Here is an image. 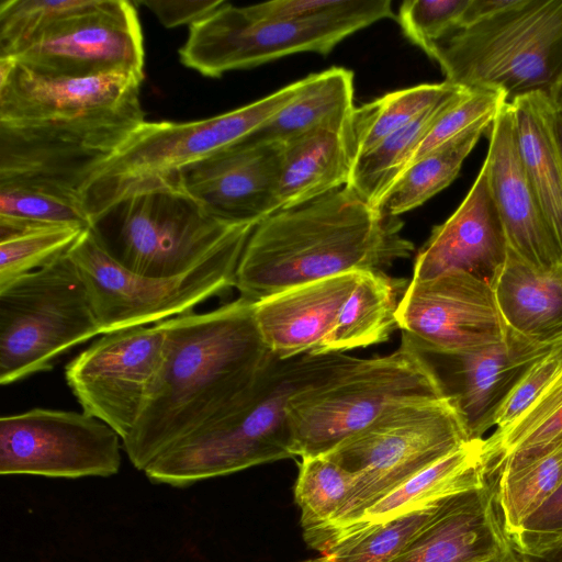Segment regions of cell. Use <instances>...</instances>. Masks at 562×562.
Instances as JSON below:
<instances>
[{
  "label": "cell",
  "instance_id": "29",
  "mask_svg": "<svg viewBox=\"0 0 562 562\" xmlns=\"http://www.w3.org/2000/svg\"><path fill=\"white\" fill-rule=\"evenodd\" d=\"M561 437L562 364L525 411L483 439L487 480L522 464Z\"/></svg>",
  "mask_w": 562,
  "mask_h": 562
},
{
  "label": "cell",
  "instance_id": "21",
  "mask_svg": "<svg viewBox=\"0 0 562 562\" xmlns=\"http://www.w3.org/2000/svg\"><path fill=\"white\" fill-rule=\"evenodd\" d=\"M507 243L484 165L459 207L432 228L419 249L412 280L461 271L490 280L503 262Z\"/></svg>",
  "mask_w": 562,
  "mask_h": 562
},
{
  "label": "cell",
  "instance_id": "33",
  "mask_svg": "<svg viewBox=\"0 0 562 562\" xmlns=\"http://www.w3.org/2000/svg\"><path fill=\"white\" fill-rule=\"evenodd\" d=\"M458 88L446 80L440 83H423L355 106L350 119L355 160L387 136L413 123Z\"/></svg>",
  "mask_w": 562,
  "mask_h": 562
},
{
  "label": "cell",
  "instance_id": "51",
  "mask_svg": "<svg viewBox=\"0 0 562 562\" xmlns=\"http://www.w3.org/2000/svg\"><path fill=\"white\" fill-rule=\"evenodd\" d=\"M524 558V557H522ZM522 562H527V560L524 558V561Z\"/></svg>",
  "mask_w": 562,
  "mask_h": 562
},
{
  "label": "cell",
  "instance_id": "12",
  "mask_svg": "<svg viewBox=\"0 0 562 562\" xmlns=\"http://www.w3.org/2000/svg\"><path fill=\"white\" fill-rule=\"evenodd\" d=\"M145 121L140 104L25 122H0V186H32L82 201L100 168Z\"/></svg>",
  "mask_w": 562,
  "mask_h": 562
},
{
  "label": "cell",
  "instance_id": "39",
  "mask_svg": "<svg viewBox=\"0 0 562 562\" xmlns=\"http://www.w3.org/2000/svg\"><path fill=\"white\" fill-rule=\"evenodd\" d=\"M97 0H2L0 57L13 56L56 20L92 7Z\"/></svg>",
  "mask_w": 562,
  "mask_h": 562
},
{
  "label": "cell",
  "instance_id": "38",
  "mask_svg": "<svg viewBox=\"0 0 562 562\" xmlns=\"http://www.w3.org/2000/svg\"><path fill=\"white\" fill-rule=\"evenodd\" d=\"M85 231L71 225L34 226L0 239V289L66 252Z\"/></svg>",
  "mask_w": 562,
  "mask_h": 562
},
{
  "label": "cell",
  "instance_id": "40",
  "mask_svg": "<svg viewBox=\"0 0 562 562\" xmlns=\"http://www.w3.org/2000/svg\"><path fill=\"white\" fill-rule=\"evenodd\" d=\"M506 103V97L499 91L470 89L429 130L411 165L458 137L476 130H488Z\"/></svg>",
  "mask_w": 562,
  "mask_h": 562
},
{
  "label": "cell",
  "instance_id": "24",
  "mask_svg": "<svg viewBox=\"0 0 562 562\" xmlns=\"http://www.w3.org/2000/svg\"><path fill=\"white\" fill-rule=\"evenodd\" d=\"M353 109L281 143L278 211L348 184L355 162Z\"/></svg>",
  "mask_w": 562,
  "mask_h": 562
},
{
  "label": "cell",
  "instance_id": "26",
  "mask_svg": "<svg viewBox=\"0 0 562 562\" xmlns=\"http://www.w3.org/2000/svg\"><path fill=\"white\" fill-rule=\"evenodd\" d=\"M488 281L512 334L532 339L562 334V270H540L507 247Z\"/></svg>",
  "mask_w": 562,
  "mask_h": 562
},
{
  "label": "cell",
  "instance_id": "49",
  "mask_svg": "<svg viewBox=\"0 0 562 562\" xmlns=\"http://www.w3.org/2000/svg\"><path fill=\"white\" fill-rule=\"evenodd\" d=\"M552 100L562 110V85L554 92Z\"/></svg>",
  "mask_w": 562,
  "mask_h": 562
},
{
  "label": "cell",
  "instance_id": "32",
  "mask_svg": "<svg viewBox=\"0 0 562 562\" xmlns=\"http://www.w3.org/2000/svg\"><path fill=\"white\" fill-rule=\"evenodd\" d=\"M562 485V437L522 464L498 474L491 486L508 538Z\"/></svg>",
  "mask_w": 562,
  "mask_h": 562
},
{
  "label": "cell",
  "instance_id": "41",
  "mask_svg": "<svg viewBox=\"0 0 562 562\" xmlns=\"http://www.w3.org/2000/svg\"><path fill=\"white\" fill-rule=\"evenodd\" d=\"M471 0H407L396 16L405 36L430 56L435 45L462 27Z\"/></svg>",
  "mask_w": 562,
  "mask_h": 562
},
{
  "label": "cell",
  "instance_id": "18",
  "mask_svg": "<svg viewBox=\"0 0 562 562\" xmlns=\"http://www.w3.org/2000/svg\"><path fill=\"white\" fill-rule=\"evenodd\" d=\"M281 146L249 135L173 175L214 217L258 224L278 211Z\"/></svg>",
  "mask_w": 562,
  "mask_h": 562
},
{
  "label": "cell",
  "instance_id": "17",
  "mask_svg": "<svg viewBox=\"0 0 562 562\" xmlns=\"http://www.w3.org/2000/svg\"><path fill=\"white\" fill-rule=\"evenodd\" d=\"M428 369L443 397L460 411L471 439H483L499 405L537 359L562 342V334L532 339L515 334L480 350L449 356L417 347L402 338Z\"/></svg>",
  "mask_w": 562,
  "mask_h": 562
},
{
  "label": "cell",
  "instance_id": "31",
  "mask_svg": "<svg viewBox=\"0 0 562 562\" xmlns=\"http://www.w3.org/2000/svg\"><path fill=\"white\" fill-rule=\"evenodd\" d=\"M353 108L352 71L331 67L305 77L297 95L251 135L266 142L284 143Z\"/></svg>",
  "mask_w": 562,
  "mask_h": 562
},
{
  "label": "cell",
  "instance_id": "20",
  "mask_svg": "<svg viewBox=\"0 0 562 562\" xmlns=\"http://www.w3.org/2000/svg\"><path fill=\"white\" fill-rule=\"evenodd\" d=\"M142 82L124 74L48 77L13 57H0V122L75 117L140 104Z\"/></svg>",
  "mask_w": 562,
  "mask_h": 562
},
{
  "label": "cell",
  "instance_id": "25",
  "mask_svg": "<svg viewBox=\"0 0 562 562\" xmlns=\"http://www.w3.org/2000/svg\"><path fill=\"white\" fill-rule=\"evenodd\" d=\"M483 439L469 441L412 476L367 509L357 522L334 539L326 551L341 539L366 528L386 522L431 506L458 493L487 484L483 459Z\"/></svg>",
  "mask_w": 562,
  "mask_h": 562
},
{
  "label": "cell",
  "instance_id": "16",
  "mask_svg": "<svg viewBox=\"0 0 562 562\" xmlns=\"http://www.w3.org/2000/svg\"><path fill=\"white\" fill-rule=\"evenodd\" d=\"M396 321L403 339L449 356L480 350L510 335L490 281L461 271L412 280Z\"/></svg>",
  "mask_w": 562,
  "mask_h": 562
},
{
  "label": "cell",
  "instance_id": "48",
  "mask_svg": "<svg viewBox=\"0 0 562 562\" xmlns=\"http://www.w3.org/2000/svg\"><path fill=\"white\" fill-rule=\"evenodd\" d=\"M522 560H524L522 555L519 554L518 552H516L513 555H509V557H506L503 559L493 560V561H487V562H522Z\"/></svg>",
  "mask_w": 562,
  "mask_h": 562
},
{
  "label": "cell",
  "instance_id": "11",
  "mask_svg": "<svg viewBox=\"0 0 562 562\" xmlns=\"http://www.w3.org/2000/svg\"><path fill=\"white\" fill-rule=\"evenodd\" d=\"M442 396L423 362L401 342L390 355L353 360L294 395L288 406L293 456L316 457L372 423L387 407Z\"/></svg>",
  "mask_w": 562,
  "mask_h": 562
},
{
  "label": "cell",
  "instance_id": "8",
  "mask_svg": "<svg viewBox=\"0 0 562 562\" xmlns=\"http://www.w3.org/2000/svg\"><path fill=\"white\" fill-rule=\"evenodd\" d=\"M304 79L235 110L191 122L144 121L82 192L92 224L136 186L176 173L266 125L301 91Z\"/></svg>",
  "mask_w": 562,
  "mask_h": 562
},
{
  "label": "cell",
  "instance_id": "43",
  "mask_svg": "<svg viewBox=\"0 0 562 562\" xmlns=\"http://www.w3.org/2000/svg\"><path fill=\"white\" fill-rule=\"evenodd\" d=\"M562 539V485L509 538L521 555L536 557Z\"/></svg>",
  "mask_w": 562,
  "mask_h": 562
},
{
  "label": "cell",
  "instance_id": "19",
  "mask_svg": "<svg viewBox=\"0 0 562 562\" xmlns=\"http://www.w3.org/2000/svg\"><path fill=\"white\" fill-rule=\"evenodd\" d=\"M488 130L483 165L507 247L540 270L561 271L562 248L522 165L509 103Z\"/></svg>",
  "mask_w": 562,
  "mask_h": 562
},
{
  "label": "cell",
  "instance_id": "28",
  "mask_svg": "<svg viewBox=\"0 0 562 562\" xmlns=\"http://www.w3.org/2000/svg\"><path fill=\"white\" fill-rule=\"evenodd\" d=\"M404 283L383 271H361L333 329L312 355L344 353L387 340L397 327V296Z\"/></svg>",
  "mask_w": 562,
  "mask_h": 562
},
{
  "label": "cell",
  "instance_id": "5",
  "mask_svg": "<svg viewBox=\"0 0 562 562\" xmlns=\"http://www.w3.org/2000/svg\"><path fill=\"white\" fill-rule=\"evenodd\" d=\"M446 81L502 92L508 103L562 85V0H507L437 43Z\"/></svg>",
  "mask_w": 562,
  "mask_h": 562
},
{
  "label": "cell",
  "instance_id": "1",
  "mask_svg": "<svg viewBox=\"0 0 562 562\" xmlns=\"http://www.w3.org/2000/svg\"><path fill=\"white\" fill-rule=\"evenodd\" d=\"M165 362L150 401L122 441L140 471L229 408L274 357L241 296L205 313L164 321Z\"/></svg>",
  "mask_w": 562,
  "mask_h": 562
},
{
  "label": "cell",
  "instance_id": "42",
  "mask_svg": "<svg viewBox=\"0 0 562 562\" xmlns=\"http://www.w3.org/2000/svg\"><path fill=\"white\" fill-rule=\"evenodd\" d=\"M562 364V342L531 363L508 392L493 418V428L509 424L550 382Z\"/></svg>",
  "mask_w": 562,
  "mask_h": 562
},
{
  "label": "cell",
  "instance_id": "14",
  "mask_svg": "<svg viewBox=\"0 0 562 562\" xmlns=\"http://www.w3.org/2000/svg\"><path fill=\"white\" fill-rule=\"evenodd\" d=\"M122 438L87 413L32 408L0 419V474L78 479L111 476Z\"/></svg>",
  "mask_w": 562,
  "mask_h": 562
},
{
  "label": "cell",
  "instance_id": "47",
  "mask_svg": "<svg viewBox=\"0 0 562 562\" xmlns=\"http://www.w3.org/2000/svg\"><path fill=\"white\" fill-rule=\"evenodd\" d=\"M554 128L562 154V110L554 103Z\"/></svg>",
  "mask_w": 562,
  "mask_h": 562
},
{
  "label": "cell",
  "instance_id": "7",
  "mask_svg": "<svg viewBox=\"0 0 562 562\" xmlns=\"http://www.w3.org/2000/svg\"><path fill=\"white\" fill-rule=\"evenodd\" d=\"M256 225H243L210 257L170 278L145 277L128 270L106 251L90 228L67 254L86 282L103 335L190 313L235 286L243 251Z\"/></svg>",
  "mask_w": 562,
  "mask_h": 562
},
{
  "label": "cell",
  "instance_id": "4",
  "mask_svg": "<svg viewBox=\"0 0 562 562\" xmlns=\"http://www.w3.org/2000/svg\"><path fill=\"white\" fill-rule=\"evenodd\" d=\"M471 440L463 416L448 397L413 398L387 407L324 454L352 474L355 482L328 526L306 543L324 553L367 509Z\"/></svg>",
  "mask_w": 562,
  "mask_h": 562
},
{
  "label": "cell",
  "instance_id": "2",
  "mask_svg": "<svg viewBox=\"0 0 562 562\" xmlns=\"http://www.w3.org/2000/svg\"><path fill=\"white\" fill-rule=\"evenodd\" d=\"M402 228L398 217L344 186L261 220L243 251L235 288L256 303L348 272H384L414 250Z\"/></svg>",
  "mask_w": 562,
  "mask_h": 562
},
{
  "label": "cell",
  "instance_id": "35",
  "mask_svg": "<svg viewBox=\"0 0 562 562\" xmlns=\"http://www.w3.org/2000/svg\"><path fill=\"white\" fill-rule=\"evenodd\" d=\"M71 225L91 228L81 200L46 189L0 186V239L34 226Z\"/></svg>",
  "mask_w": 562,
  "mask_h": 562
},
{
  "label": "cell",
  "instance_id": "13",
  "mask_svg": "<svg viewBox=\"0 0 562 562\" xmlns=\"http://www.w3.org/2000/svg\"><path fill=\"white\" fill-rule=\"evenodd\" d=\"M165 322L103 334L68 362L65 378L82 411L126 439L155 391L166 355Z\"/></svg>",
  "mask_w": 562,
  "mask_h": 562
},
{
  "label": "cell",
  "instance_id": "30",
  "mask_svg": "<svg viewBox=\"0 0 562 562\" xmlns=\"http://www.w3.org/2000/svg\"><path fill=\"white\" fill-rule=\"evenodd\" d=\"M470 89L460 87L428 109L407 126L384 138L366 154L359 156L349 178L348 187L375 209L380 205L409 167L423 139L438 119Z\"/></svg>",
  "mask_w": 562,
  "mask_h": 562
},
{
  "label": "cell",
  "instance_id": "37",
  "mask_svg": "<svg viewBox=\"0 0 562 562\" xmlns=\"http://www.w3.org/2000/svg\"><path fill=\"white\" fill-rule=\"evenodd\" d=\"M440 502L366 528L303 562H391L429 520Z\"/></svg>",
  "mask_w": 562,
  "mask_h": 562
},
{
  "label": "cell",
  "instance_id": "46",
  "mask_svg": "<svg viewBox=\"0 0 562 562\" xmlns=\"http://www.w3.org/2000/svg\"><path fill=\"white\" fill-rule=\"evenodd\" d=\"M525 559L527 562H562V546L536 557H525Z\"/></svg>",
  "mask_w": 562,
  "mask_h": 562
},
{
  "label": "cell",
  "instance_id": "3",
  "mask_svg": "<svg viewBox=\"0 0 562 562\" xmlns=\"http://www.w3.org/2000/svg\"><path fill=\"white\" fill-rule=\"evenodd\" d=\"M352 360L344 353H305L286 360L273 357L229 408L162 453L144 473L151 482L187 487L294 457L290 401Z\"/></svg>",
  "mask_w": 562,
  "mask_h": 562
},
{
  "label": "cell",
  "instance_id": "44",
  "mask_svg": "<svg viewBox=\"0 0 562 562\" xmlns=\"http://www.w3.org/2000/svg\"><path fill=\"white\" fill-rule=\"evenodd\" d=\"M349 0H276L252 5L248 10L260 18L304 21L335 13Z\"/></svg>",
  "mask_w": 562,
  "mask_h": 562
},
{
  "label": "cell",
  "instance_id": "22",
  "mask_svg": "<svg viewBox=\"0 0 562 562\" xmlns=\"http://www.w3.org/2000/svg\"><path fill=\"white\" fill-rule=\"evenodd\" d=\"M515 553L487 483L441 501L391 562H487Z\"/></svg>",
  "mask_w": 562,
  "mask_h": 562
},
{
  "label": "cell",
  "instance_id": "6",
  "mask_svg": "<svg viewBox=\"0 0 562 562\" xmlns=\"http://www.w3.org/2000/svg\"><path fill=\"white\" fill-rule=\"evenodd\" d=\"M243 225L211 215L172 173L136 186L90 229L128 270L170 278L210 257Z\"/></svg>",
  "mask_w": 562,
  "mask_h": 562
},
{
  "label": "cell",
  "instance_id": "36",
  "mask_svg": "<svg viewBox=\"0 0 562 562\" xmlns=\"http://www.w3.org/2000/svg\"><path fill=\"white\" fill-rule=\"evenodd\" d=\"M355 476L326 456L303 457L295 484L305 541L323 531L349 495Z\"/></svg>",
  "mask_w": 562,
  "mask_h": 562
},
{
  "label": "cell",
  "instance_id": "9",
  "mask_svg": "<svg viewBox=\"0 0 562 562\" xmlns=\"http://www.w3.org/2000/svg\"><path fill=\"white\" fill-rule=\"evenodd\" d=\"M101 334L86 282L66 252L0 289V383L47 372Z\"/></svg>",
  "mask_w": 562,
  "mask_h": 562
},
{
  "label": "cell",
  "instance_id": "23",
  "mask_svg": "<svg viewBox=\"0 0 562 562\" xmlns=\"http://www.w3.org/2000/svg\"><path fill=\"white\" fill-rule=\"evenodd\" d=\"M360 272L296 285L256 302L255 319L269 351L281 360L313 353L333 329Z\"/></svg>",
  "mask_w": 562,
  "mask_h": 562
},
{
  "label": "cell",
  "instance_id": "15",
  "mask_svg": "<svg viewBox=\"0 0 562 562\" xmlns=\"http://www.w3.org/2000/svg\"><path fill=\"white\" fill-rule=\"evenodd\" d=\"M48 77L124 74L144 79V40L134 3L97 0L47 25L13 56Z\"/></svg>",
  "mask_w": 562,
  "mask_h": 562
},
{
  "label": "cell",
  "instance_id": "50",
  "mask_svg": "<svg viewBox=\"0 0 562 562\" xmlns=\"http://www.w3.org/2000/svg\"><path fill=\"white\" fill-rule=\"evenodd\" d=\"M561 546H562V539H561V540L557 543V546H555V547H553L552 549L558 548V547H561ZM552 549H550V550H552ZM548 551H549V550H548Z\"/></svg>",
  "mask_w": 562,
  "mask_h": 562
},
{
  "label": "cell",
  "instance_id": "34",
  "mask_svg": "<svg viewBox=\"0 0 562 562\" xmlns=\"http://www.w3.org/2000/svg\"><path fill=\"white\" fill-rule=\"evenodd\" d=\"M484 132L468 133L413 162L387 192L380 210L398 217L447 188Z\"/></svg>",
  "mask_w": 562,
  "mask_h": 562
},
{
  "label": "cell",
  "instance_id": "10",
  "mask_svg": "<svg viewBox=\"0 0 562 562\" xmlns=\"http://www.w3.org/2000/svg\"><path fill=\"white\" fill-rule=\"evenodd\" d=\"M390 18L395 14L389 0H349L335 13L304 21L260 18L247 5L225 1L190 26L179 58L186 67L218 78L292 54H328L352 33Z\"/></svg>",
  "mask_w": 562,
  "mask_h": 562
},
{
  "label": "cell",
  "instance_id": "45",
  "mask_svg": "<svg viewBox=\"0 0 562 562\" xmlns=\"http://www.w3.org/2000/svg\"><path fill=\"white\" fill-rule=\"evenodd\" d=\"M224 2L223 0H140L133 3L146 7L157 16L165 27L171 29L183 24L191 26L214 12L223 5Z\"/></svg>",
  "mask_w": 562,
  "mask_h": 562
},
{
  "label": "cell",
  "instance_id": "27",
  "mask_svg": "<svg viewBox=\"0 0 562 562\" xmlns=\"http://www.w3.org/2000/svg\"><path fill=\"white\" fill-rule=\"evenodd\" d=\"M509 104L522 165L562 248V154L554 128V102L533 93Z\"/></svg>",
  "mask_w": 562,
  "mask_h": 562
}]
</instances>
